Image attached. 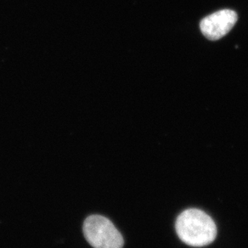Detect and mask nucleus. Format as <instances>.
<instances>
[{"instance_id": "1", "label": "nucleus", "mask_w": 248, "mask_h": 248, "mask_svg": "<svg viewBox=\"0 0 248 248\" xmlns=\"http://www.w3.org/2000/svg\"><path fill=\"white\" fill-rule=\"evenodd\" d=\"M179 239L188 246H207L215 241L217 227L210 216L198 209H188L180 214L176 221Z\"/></svg>"}, {"instance_id": "3", "label": "nucleus", "mask_w": 248, "mask_h": 248, "mask_svg": "<svg viewBox=\"0 0 248 248\" xmlns=\"http://www.w3.org/2000/svg\"><path fill=\"white\" fill-rule=\"evenodd\" d=\"M238 16L233 10H220L202 19L201 31L208 40L217 41L234 28Z\"/></svg>"}, {"instance_id": "2", "label": "nucleus", "mask_w": 248, "mask_h": 248, "mask_svg": "<svg viewBox=\"0 0 248 248\" xmlns=\"http://www.w3.org/2000/svg\"><path fill=\"white\" fill-rule=\"evenodd\" d=\"M85 238L94 248H122V234L110 220L101 215L89 216L83 225Z\"/></svg>"}]
</instances>
